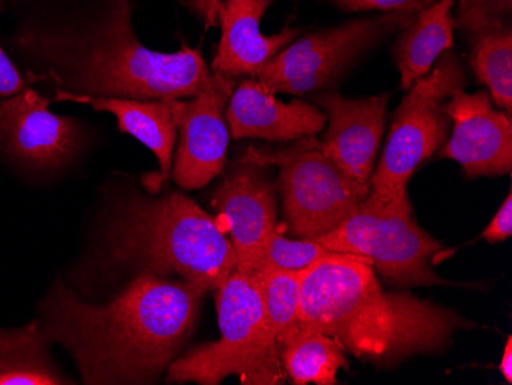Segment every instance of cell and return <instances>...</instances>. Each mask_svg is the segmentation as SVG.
<instances>
[{
	"instance_id": "f1b7e54d",
	"label": "cell",
	"mask_w": 512,
	"mask_h": 385,
	"mask_svg": "<svg viewBox=\"0 0 512 385\" xmlns=\"http://www.w3.org/2000/svg\"><path fill=\"white\" fill-rule=\"evenodd\" d=\"M500 373L508 384L512 382V336L506 338L505 350L499 364Z\"/></svg>"
},
{
	"instance_id": "52a82bcc",
	"label": "cell",
	"mask_w": 512,
	"mask_h": 385,
	"mask_svg": "<svg viewBox=\"0 0 512 385\" xmlns=\"http://www.w3.org/2000/svg\"><path fill=\"white\" fill-rule=\"evenodd\" d=\"M240 162L278 166V186L290 234L321 238L352 217L368 188L348 178L316 145L315 137L289 148H249Z\"/></svg>"
},
{
	"instance_id": "2e32d148",
	"label": "cell",
	"mask_w": 512,
	"mask_h": 385,
	"mask_svg": "<svg viewBox=\"0 0 512 385\" xmlns=\"http://www.w3.org/2000/svg\"><path fill=\"white\" fill-rule=\"evenodd\" d=\"M272 4L273 0H221V40L212 73L230 79L253 77L264 63L298 37V28L290 25L273 36L261 33V19Z\"/></svg>"
},
{
	"instance_id": "3957f363",
	"label": "cell",
	"mask_w": 512,
	"mask_h": 385,
	"mask_svg": "<svg viewBox=\"0 0 512 385\" xmlns=\"http://www.w3.org/2000/svg\"><path fill=\"white\" fill-rule=\"evenodd\" d=\"M131 17L128 0H106L102 13L85 24L30 28L13 43L65 93L172 100L191 99L211 86L214 73L200 50L186 45L175 53L149 50L135 36Z\"/></svg>"
},
{
	"instance_id": "7c38bea8",
	"label": "cell",
	"mask_w": 512,
	"mask_h": 385,
	"mask_svg": "<svg viewBox=\"0 0 512 385\" xmlns=\"http://www.w3.org/2000/svg\"><path fill=\"white\" fill-rule=\"evenodd\" d=\"M451 134L439 149L440 158L462 166L468 178L511 174V112L494 108L488 91L468 94L460 88L445 103Z\"/></svg>"
},
{
	"instance_id": "30bf717a",
	"label": "cell",
	"mask_w": 512,
	"mask_h": 385,
	"mask_svg": "<svg viewBox=\"0 0 512 385\" xmlns=\"http://www.w3.org/2000/svg\"><path fill=\"white\" fill-rule=\"evenodd\" d=\"M235 86V79L214 74L211 86L191 100H168L178 140L171 174L180 188H204L223 172L230 137L226 108Z\"/></svg>"
},
{
	"instance_id": "9c48e42d",
	"label": "cell",
	"mask_w": 512,
	"mask_h": 385,
	"mask_svg": "<svg viewBox=\"0 0 512 385\" xmlns=\"http://www.w3.org/2000/svg\"><path fill=\"white\" fill-rule=\"evenodd\" d=\"M416 14V11H394L309 34L279 51L252 79L273 94L301 96L327 88L365 51L376 47L390 34L407 28Z\"/></svg>"
},
{
	"instance_id": "d4e9b609",
	"label": "cell",
	"mask_w": 512,
	"mask_h": 385,
	"mask_svg": "<svg viewBox=\"0 0 512 385\" xmlns=\"http://www.w3.org/2000/svg\"><path fill=\"white\" fill-rule=\"evenodd\" d=\"M336 7L347 13L381 10L385 13L394 11H421L436 0H332Z\"/></svg>"
},
{
	"instance_id": "e0dca14e",
	"label": "cell",
	"mask_w": 512,
	"mask_h": 385,
	"mask_svg": "<svg viewBox=\"0 0 512 385\" xmlns=\"http://www.w3.org/2000/svg\"><path fill=\"white\" fill-rule=\"evenodd\" d=\"M57 102L89 105L97 111L111 112L119 129L151 149L160 163L161 180L171 175L177 128L168 100H137L125 97H94L56 91Z\"/></svg>"
},
{
	"instance_id": "ba28073f",
	"label": "cell",
	"mask_w": 512,
	"mask_h": 385,
	"mask_svg": "<svg viewBox=\"0 0 512 385\" xmlns=\"http://www.w3.org/2000/svg\"><path fill=\"white\" fill-rule=\"evenodd\" d=\"M316 240L332 252L367 258L376 274L399 289L447 284L431 263L444 244L416 223L411 209L382 208L365 198L352 217Z\"/></svg>"
},
{
	"instance_id": "cb8c5ba5",
	"label": "cell",
	"mask_w": 512,
	"mask_h": 385,
	"mask_svg": "<svg viewBox=\"0 0 512 385\" xmlns=\"http://www.w3.org/2000/svg\"><path fill=\"white\" fill-rule=\"evenodd\" d=\"M459 22L463 30L473 33L503 24V16L511 11L512 0H459Z\"/></svg>"
},
{
	"instance_id": "44dd1931",
	"label": "cell",
	"mask_w": 512,
	"mask_h": 385,
	"mask_svg": "<svg viewBox=\"0 0 512 385\" xmlns=\"http://www.w3.org/2000/svg\"><path fill=\"white\" fill-rule=\"evenodd\" d=\"M301 272L263 263L250 275L260 292L279 349L302 329Z\"/></svg>"
},
{
	"instance_id": "ffe728a7",
	"label": "cell",
	"mask_w": 512,
	"mask_h": 385,
	"mask_svg": "<svg viewBox=\"0 0 512 385\" xmlns=\"http://www.w3.org/2000/svg\"><path fill=\"white\" fill-rule=\"evenodd\" d=\"M279 352L287 378L296 385L338 384L339 370L348 367L338 341L309 327H302Z\"/></svg>"
},
{
	"instance_id": "83f0119b",
	"label": "cell",
	"mask_w": 512,
	"mask_h": 385,
	"mask_svg": "<svg viewBox=\"0 0 512 385\" xmlns=\"http://www.w3.org/2000/svg\"><path fill=\"white\" fill-rule=\"evenodd\" d=\"M221 0H184V5L203 20L204 28L217 27Z\"/></svg>"
},
{
	"instance_id": "9a60e30c",
	"label": "cell",
	"mask_w": 512,
	"mask_h": 385,
	"mask_svg": "<svg viewBox=\"0 0 512 385\" xmlns=\"http://www.w3.org/2000/svg\"><path fill=\"white\" fill-rule=\"evenodd\" d=\"M226 122L235 140L289 143L321 132L327 117L318 106L304 100L284 103L260 82L247 77L235 86L227 103Z\"/></svg>"
},
{
	"instance_id": "7a4b0ae2",
	"label": "cell",
	"mask_w": 512,
	"mask_h": 385,
	"mask_svg": "<svg viewBox=\"0 0 512 385\" xmlns=\"http://www.w3.org/2000/svg\"><path fill=\"white\" fill-rule=\"evenodd\" d=\"M301 326L338 341L345 353L378 369L436 355L477 324L408 290H387L367 258L327 255L301 272Z\"/></svg>"
},
{
	"instance_id": "f546056e",
	"label": "cell",
	"mask_w": 512,
	"mask_h": 385,
	"mask_svg": "<svg viewBox=\"0 0 512 385\" xmlns=\"http://www.w3.org/2000/svg\"><path fill=\"white\" fill-rule=\"evenodd\" d=\"M4 2L5 0H0V11L4 10Z\"/></svg>"
},
{
	"instance_id": "484cf974",
	"label": "cell",
	"mask_w": 512,
	"mask_h": 385,
	"mask_svg": "<svg viewBox=\"0 0 512 385\" xmlns=\"http://www.w3.org/2000/svg\"><path fill=\"white\" fill-rule=\"evenodd\" d=\"M30 79H23L20 71L14 66L13 60L7 56L4 48L0 47V102L20 93L28 83L36 80L37 77L30 73Z\"/></svg>"
},
{
	"instance_id": "603a6c76",
	"label": "cell",
	"mask_w": 512,
	"mask_h": 385,
	"mask_svg": "<svg viewBox=\"0 0 512 385\" xmlns=\"http://www.w3.org/2000/svg\"><path fill=\"white\" fill-rule=\"evenodd\" d=\"M333 254L315 238L289 240L276 228L264 247V263L287 270H304Z\"/></svg>"
},
{
	"instance_id": "4fadbf2b",
	"label": "cell",
	"mask_w": 512,
	"mask_h": 385,
	"mask_svg": "<svg viewBox=\"0 0 512 385\" xmlns=\"http://www.w3.org/2000/svg\"><path fill=\"white\" fill-rule=\"evenodd\" d=\"M212 206L229 232L235 270L252 275L264 263V247L278 228L275 185L266 166L240 162L212 195Z\"/></svg>"
},
{
	"instance_id": "6da1fadb",
	"label": "cell",
	"mask_w": 512,
	"mask_h": 385,
	"mask_svg": "<svg viewBox=\"0 0 512 385\" xmlns=\"http://www.w3.org/2000/svg\"><path fill=\"white\" fill-rule=\"evenodd\" d=\"M206 293L142 270L114 300L94 306L57 283L40 327L73 355L85 384H154L191 338Z\"/></svg>"
},
{
	"instance_id": "8fae6325",
	"label": "cell",
	"mask_w": 512,
	"mask_h": 385,
	"mask_svg": "<svg viewBox=\"0 0 512 385\" xmlns=\"http://www.w3.org/2000/svg\"><path fill=\"white\" fill-rule=\"evenodd\" d=\"M51 100L30 86L0 102V155L31 171H54L80 148L79 126L48 109Z\"/></svg>"
},
{
	"instance_id": "277c9868",
	"label": "cell",
	"mask_w": 512,
	"mask_h": 385,
	"mask_svg": "<svg viewBox=\"0 0 512 385\" xmlns=\"http://www.w3.org/2000/svg\"><path fill=\"white\" fill-rule=\"evenodd\" d=\"M109 260L161 277L217 290L237 267L234 246L217 218L183 194L134 197L115 214L108 235Z\"/></svg>"
},
{
	"instance_id": "ac0fdd59",
	"label": "cell",
	"mask_w": 512,
	"mask_h": 385,
	"mask_svg": "<svg viewBox=\"0 0 512 385\" xmlns=\"http://www.w3.org/2000/svg\"><path fill=\"white\" fill-rule=\"evenodd\" d=\"M459 0H436L417 11L413 22L404 28L394 47V60L401 73V86L410 88L430 73L436 60L454 48L456 19L451 16Z\"/></svg>"
},
{
	"instance_id": "8992f818",
	"label": "cell",
	"mask_w": 512,
	"mask_h": 385,
	"mask_svg": "<svg viewBox=\"0 0 512 385\" xmlns=\"http://www.w3.org/2000/svg\"><path fill=\"white\" fill-rule=\"evenodd\" d=\"M467 77L453 51H445L430 73L416 80L394 112L387 145L368 183L367 200L382 208L410 211L408 183L414 172L433 157L450 135L445 103Z\"/></svg>"
},
{
	"instance_id": "4316f807",
	"label": "cell",
	"mask_w": 512,
	"mask_h": 385,
	"mask_svg": "<svg viewBox=\"0 0 512 385\" xmlns=\"http://www.w3.org/2000/svg\"><path fill=\"white\" fill-rule=\"evenodd\" d=\"M512 235V195L509 192L508 197L503 200L497 214L494 215L491 223L486 226L482 232V238L488 243H500L508 240Z\"/></svg>"
},
{
	"instance_id": "d6986e66",
	"label": "cell",
	"mask_w": 512,
	"mask_h": 385,
	"mask_svg": "<svg viewBox=\"0 0 512 385\" xmlns=\"http://www.w3.org/2000/svg\"><path fill=\"white\" fill-rule=\"evenodd\" d=\"M39 323L0 330V385L71 384L51 361Z\"/></svg>"
},
{
	"instance_id": "5b68a950",
	"label": "cell",
	"mask_w": 512,
	"mask_h": 385,
	"mask_svg": "<svg viewBox=\"0 0 512 385\" xmlns=\"http://www.w3.org/2000/svg\"><path fill=\"white\" fill-rule=\"evenodd\" d=\"M220 339L175 358L168 381L218 385L238 376L241 384H286L287 373L260 292L250 275L234 270L217 289Z\"/></svg>"
},
{
	"instance_id": "5bb4252c",
	"label": "cell",
	"mask_w": 512,
	"mask_h": 385,
	"mask_svg": "<svg viewBox=\"0 0 512 385\" xmlns=\"http://www.w3.org/2000/svg\"><path fill=\"white\" fill-rule=\"evenodd\" d=\"M388 99L390 94L347 99L332 91L313 96V102L327 117V131L321 142H316L319 151L365 188L375 171L384 137Z\"/></svg>"
},
{
	"instance_id": "7402d4cb",
	"label": "cell",
	"mask_w": 512,
	"mask_h": 385,
	"mask_svg": "<svg viewBox=\"0 0 512 385\" xmlns=\"http://www.w3.org/2000/svg\"><path fill=\"white\" fill-rule=\"evenodd\" d=\"M471 48L474 76L490 91L497 108L512 112V33L503 24L476 31Z\"/></svg>"
}]
</instances>
